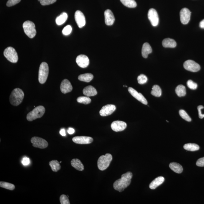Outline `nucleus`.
<instances>
[{
  "label": "nucleus",
  "instance_id": "f8f14e48",
  "mask_svg": "<svg viewBox=\"0 0 204 204\" xmlns=\"http://www.w3.org/2000/svg\"><path fill=\"white\" fill-rule=\"evenodd\" d=\"M75 18L79 28H82L85 26L86 23L85 16L80 11H76L75 13Z\"/></svg>",
  "mask_w": 204,
  "mask_h": 204
},
{
  "label": "nucleus",
  "instance_id": "f03ea898",
  "mask_svg": "<svg viewBox=\"0 0 204 204\" xmlns=\"http://www.w3.org/2000/svg\"><path fill=\"white\" fill-rule=\"evenodd\" d=\"M24 94L23 91L19 88H16L13 90L10 95V101L14 106H17L21 104L23 100Z\"/></svg>",
  "mask_w": 204,
  "mask_h": 204
},
{
  "label": "nucleus",
  "instance_id": "4468645a",
  "mask_svg": "<svg viewBox=\"0 0 204 204\" xmlns=\"http://www.w3.org/2000/svg\"><path fill=\"white\" fill-rule=\"evenodd\" d=\"M76 61L79 66L83 68H86L89 64V60L85 55H80L76 57Z\"/></svg>",
  "mask_w": 204,
  "mask_h": 204
},
{
  "label": "nucleus",
  "instance_id": "2eb2a0df",
  "mask_svg": "<svg viewBox=\"0 0 204 204\" xmlns=\"http://www.w3.org/2000/svg\"><path fill=\"white\" fill-rule=\"evenodd\" d=\"M75 143L80 144H89L92 143L93 139L92 137L86 136H77L72 139Z\"/></svg>",
  "mask_w": 204,
  "mask_h": 204
},
{
  "label": "nucleus",
  "instance_id": "b1692460",
  "mask_svg": "<svg viewBox=\"0 0 204 204\" xmlns=\"http://www.w3.org/2000/svg\"><path fill=\"white\" fill-rule=\"evenodd\" d=\"M71 165L76 170L82 171L84 170V166L81 161L78 159H73L71 162Z\"/></svg>",
  "mask_w": 204,
  "mask_h": 204
},
{
  "label": "nucleus",
  "instance_id": "aec40b11",
  "mask_svg": "<svg viewBox=\"0 0 204 204\" xmlns=\"http://www.w3.org/2000/svg\"><path fill=\"white\" fill-rule=\"evenodd\" d=\"M83 93L84 95L88 97L94 96L97 95V92L95 88L92 86L89 85L86 87L83 90Z\"/></svg>",
  "mask_w": 204,
  "mask_h": 204
},
{
  "label": "nucleus",
  "instance_id": "ddd939ff",
  "mask_svg": "<svg viewBox=\"0 0 204 204\" xmlns=\"http://www.w3.org/2000/svg\"><path fill=\"white\" fill-rule=\"evenodd\" d=\"M116 109V107L114 105H106L102 107L100 111V114L102 116H108L112 114Z\"/></svg>",
  "mask_w": 204,
  "mask_h": 204
},
{
  "label": "nucleus",
  "instance_id": "393cba45",
  "mask_svg": "<svg viewBox=\"0 0 204 204\" xmlns=\"http://www.w3.org/2000/svg\"><path fill=\"white\" fill-rule=\"evenodd\" d=\"M93 78V76L92 74L87 73L80 75L78 79L80 81L88 83L91 81Z\"/></svg>",
  "mask_w": 204,
  "mask_h": 204
},
{
  "label": "nucleus",
  "instance_id": "7c9ffc66",
  "mask_svg": "<svg viewBox=\"0 0 204 204\" xmlns=\"http://www.w3.org/2000/svg\"><path fill=\"white\" fill-rule=\"evenodd\" d=\"M151 94L155 97H160L162 94V89L159 86L157 85H154L152 87Z\"/></svg>",
  "mask_w": 204,
  "mask_h": 204
},
{
  "label": "nucleus",
  "instance_id": "58836bf2",
  "mask_svg": "<svg viewBox=\"0 0 204 204\" xmlns=\"http://www.w3.org/2000/svg\"><path fill=\"white\" fill-rule=\"evenodd\" d=\"M60 201L61 204H70V201L67 196L62 195L60 197Z\"/></svg>",
  "mask_w": 204,
  "mask_h": 204
},
{
  "label": "nucleus",
  "instance_id": "6ab92c4d",
  "mask_svg": "<svg viewBox=\"0 0 204 204\" xmlns=\"http://www.w3.org/2000/svg\"><path fill=\"white\" fill-rule=\"evenodd\" d=\"M105 22L106 25L110 26L113 24L115 18L112 12L109 9H107L104 12Z\"/></svg>",
  "mask_w": 204,
  "mask_h": 204
},
{
  "label": "nucleus",
  "instance_id": "7ed1b4c3",
  "mask_svg": "<svg viewBox=\"0 0 204 204\" xmlns=\"http://www.w3.org/2000/svg\"><path fill=\"white\" fill-rule=\"evenodd\" d=\"M45 111V108L44 106H38L28 113L27 116V120L29 121H32L35 119H40L43 116Z\"/></svg>",
  "mask_w": 204,
  "mask_h": 204
},
{
  "label": "nucleus",
  "instance_id": "39448f33",
  "mask_svg": "<svg viewBox=\"0 0 204 204\" xmlns=\"http://www.w3.org/2000/svg\"><path fill=\"white\" fill-rule=\"evenodd\" d=\"M49 73V67L45 62H42L40 65L39 70L38 80L41 84L46 81Z\"/></svg>",
  "mask_w": 204,
  "mask_h": 204
},
{
  "label": "nucleus",
  "instance_id": "a18cd8bd",
  "mask_svg": "<svg viewBox=\"0 0 204 204\" xmlns=\"http://www.w3.org/2000/svg\"><path fill=\"white\" fill-rule=\"evenodd\" d=\"M68 134L71 135V134H73L74 133L75 131L73 128H69L68 129Z\"/></svg>",
  "mask_w": 204,
  "mask_h": 204
},
{
  "label": "nucleus",
  "instance_id": "c03bdc74",
  "mask_svg": "<svg viewBox=\"0 0 204 204\" xmlns=\"http://www.w3.org/2000/svg\"><path fill=\"white\" fill-rule=\"evenodd\" d=\"M29 162L30 161H29V158L27 157L24 158L22 160V163L24 166L28 165L29 164Z\"/></svg>",
  "mask_w": 204,
  "mask_h": 204
},
{
  "label": "nucleus",
  "instance_id": "c756f323",
  "mask_svg": "<svg viewBox=\"0 0 204 204\" xmlns=\"http://www.w3.org/2000/svg\"><path fill=\"white\" fill-rule=\"evenodd\" d=\"M175 92L179 97L184 96L186 93V88L183 85H178L176 88Z\"/></svg>",
  "mask_w": 204,
  "mask_h": 204
},
{
  "label": "nucleus",
  "instance_id": "f257e3e1",
  "mask_svg": "<svg viewBox=\"0 0 204 204\" xmlns=\"http://www.w3.org/2000/svg\"><path fill=\"white\" fill-rule=\"evenodd\" d=\"M133 175L131 172H128L121 175V178L117 180L113 183L114 189L119 192L124 191V189L129 186Z\"/></svg>",
  "mask_w": 204,
  "mask_h": 204
},
{
  "label": "nucleus",
  "instance_id": "9b49d317",
  "mask_svg": "<svg viewBox=\"0 0 204 204\" xmlns=\"http://www.w3.org/2000/svg\"><path fill=\"white\" fill-rule=\"evenodd\" d=\"M191 12L187 8L182 9L180 12V21L183 24L186 25L190 22Z\"/></svg>",
  "mask_w": 204,
  "mask_h": 204
},
{
  "label": "nucleus",
  "instance_id": "0eeeda50",
  "mask_svg": "<svg viewBox=\"0 0 204 204\" xmlns=\"http://www.w3.org/2000/svg\"><path fill=\"white\" fill-rule=\"evenodd\" d=\"M4 56L6 59L12 63L17 62L18 56L15 50L11 47H8L4 51Z\"/></svg>",
  "mask_w": 204,
  "mask_h": 204
},
{
  "label": "nucleus",
  "instance_id": "20e7f679",
  "mask_svg": "<svg viewBox=\"0 0 204 204\" xmlns=\"http://www.w3.org/2000/svg\"><path fill=\"white\" fill-rule=\"evenodd\" d=\"M112 160V155L110 154H106L100 157L98 161V167L101 170H104L109 166Z\"/></svg>",
  "mask_w": 204,
  "mask_h": 204
},
{
  "label": "nucleus",
  "instance_id": "a19ab883",
  "mask_svg": "<svg viewBox=\"0 0 204 204\" xmlns=\"http://www.w3.org/2000/svg\"><path fill=\"white\" fill-rule=\"evenodd\" d=\"M21 0H9L6 3V6L10 7L14 6L20 2Z\"/></svg>",
  "mask_w": 204,
  "mask_h": 204
},
{
  "label": "nucleus",
  "instance_id": "a211bd4d",
  "mask_svg": "<svg viewBox=\"0 0 204 204\" xmlns=\"http://www.w3.org/2000/svg\"><path fill=\"white\" fill-rule=\"evenodd\" d=\"M60 89L62 93L65 94L71 92L73 89V87L70 82L67 79H65L62 81Z\"/></svg>",
  "mask_w": 204,
  "mask_h": 204
},
{
  "label": "nucleus",
  "instance_id": "a878e982",
  "mask_svg": "<svg viewBox=\"0 0 204 204\" xmlns=\"http://www.w3.org/2000/svg\"><path fill=\"white\" fill-rule=\"evenodd\" d=\"M170 167L173 171L178 174H180L183 170V168L180 164L174 162L170 164Z\"/></svg>",
  "mask_w": 204,
  "mask_h": 204
},
{
  "label": "nucleus",
  "instance_id": "9d476101",
  "mask_svg": "<svg viewBox=\"0 0 204 204\" xmlns=\"http://www.w3.org/2000/svg\"><path fill=\"white\" fill-rule=\"evenodd\" d=\"M148 18L153 26H157L159 23V17L157 12L155 9H151L149 10Z\"/></svg>",
  "mask_w": 204,
  "mask_h": 204
},
{
  "label": "nucleus",
  "instance_id": "2f4dec72",
  "mask_svg": "<svg viewBox=\"0 0 204 204\" xmlns=\"http://www.w3.org/2000/svg\"><path fill=\"white\" fill-rule=\"evenodd\" d=\"M120 1L124 6L128 8H134L137 6L135 0H120Z\"/></svg>",
  "mask_w": 204,
  "mask_h": 204
},
{
  "label": "nucleus",
  "instance_id": "6e6552de",
  "mask_svg": "<svg viewBox=\"0 0 204 204\" xmlns=\"http://www.w3.org/2000/svg\"><path fill=\"white\" fill-rule=\"evenodd\" d=\"M31 142L33 147L40 149H45L48 147V143L45 139L38 137L34 136L32 138Z\"/></svg>",
  "mask_w": 204,
  "mask_h": 204
},
{
  "label": "nucleus",
  "instance_id": "423d86ee",
  "mask_svg": "<svg viewBox=\"0 0 204 204\" xmlns=\"http://www.w3.org/2000/svg\"><path fill=\"white\" fill-rule=\"evenodd\" d=\"M25 34L30 38H33L37 34L35 25L33 22L29 21H25L23 24Z\"/></svg>",
  "mask_w": 204,
  "mask_h": 204
},
{
  "label": "nucleus",
  "instance_id": "37998d69",
  "mask_svg": "<svg viewBox=\"0 0 204 204\" xmlns=\"http://www.w3.org/2000/svg\"><path fill=\"white\" fill-rule=\"evenodd\" d=\"M196 165L199 167H204V157L200 158L197 160Z\"/></svg>",
  "mask_w": 204,
  "mask_h": 204
},
{
  "label": "nucleus",
  "instance_id": "de8ad7c7",
  "mask_svg": "<svg viewBox=\"0 0 204 204\" xmlns=\"http://www.w3.org/2000/svg\"><path fill=\"white\" fill-rule=\"evenodd\" d=\"M199 26L200 27L202 28V29H204V19L202 21L200 22Z\"/></svg>",
  "mask_w": 204,
  "mask_h": 204
},
{
  "label": "nucleus",
  "instance_id": "4be33fe9",
  "mask_svg": "<svg viewBox=\"0 0 204 204\" xmlns=\"http://www.w3.org/2000/svg\"><path fill=\"white\" fill-rule=\"evenodd\" d=\"M164 181V178L163 177H159L152 181L149 185L150 188L151 190H154L159 185H162Z\"/></svg>",
  "mask_w": 204,
  "mask_h": 204
},
{
  "label": "nucleus",
  "instance_id": "5701e85b",
  "mask_svg": "<svg viewBox=\"0 0 204 204\" xmlns=\"http://www.w3.org/2000/svg\"><path fill=\"white\" fill-rule=\"evenodd\" d=\"M162 45L165 48H174L176 47L177 43L173 39L168 38L163 40Z\"/></svg>",
  "mask_w": 204,
  "mask_h": 204
},
{
  "label": "nucleus",
  "instance_id": "f704fd0d",
  "mask_svg": "<svg viewBox=\"0 0 204 204\" xmlns=\"http://www.w3.org/2000/svg\"><path fill=\"white\" fill-rule=\"evenodd\" d=\"M179 113L180 116L182 119H184L185 120L187 121L190 122L191 121V118H190V117L189 116L187 113L185 112L184 110H180Z\"/></svg>",
  "mask_w": 204,
  "mask_h": 204
},
{
  "label": "nucleus",
  "instance_id": "dca6fc26",
  "mask_svg": "<svg viewBox=\"0 0 204 204\" xmlns=\"http://www.w3.org/2000/svg\"><path fill=\"white\" fill-rule=\"evenodd\" d=\"M128 91L129 93L137 100L139 101L144 104H147V100L142 93L137 92L136 90L131 87L128 88Z\"/></svg>",
  "mask_w": 204,
  "mask_h": 204
},
{
  "label": "nucleus",
  "instance_id": "bb28decb",
  "mask_svg": "<svg viewBox=\"0 0 204 204\" xmlns=\"http://www.w3.org/2000/svg\"><path fill=\"white\" fill-rule=\"evenodd\" d=\"M68 18V15L65 12L62 13L60 15L58 16L56 18V24L58 25H62L66 21Z\"/></svg>",
  "mask_w": 204,
  "mask_h": 204
},
{
  "label": "nucleus",
  "instance_id": "c9c22d12",
  "mask_svg": "<svg viewBox=\"0 0 204 204\" xmlns=\"http://www.w3.org/2000/svg\"><path fill=\"white\" fill-rule=\"evenodd\" d=\"M147 78L145 75L141 74L137 78L138 82L140 84H145L147 81Z\"/></svg>",
  "mask_w": 204,
  "mask_h": 204
},
{
  "label": "nucleus",
  "instance_id": "cd10ccee",
  "mask_svg": "<svg viewBox=\"0 0 204 204\" xmlns=\"http://www.w3.org/2000/svg\"><path fill=\"white\" fill-rule=\"evenodd\" d=\"M183 147L185 150L190 151H197L200 149L199 146L194 143L186 144L184 145Z\"/></svg>",
  "mask_w": 204,
  "mask_h": 204
},
{
  "label": "nucleus",
  "instance_id": "49530a36",
  "mask_svg": "<svg viewBox=\"0 0 204 204\" xmlns=\"http://www.w3.org/2000/svg\"><path fill=\"white\" fill-rule=\"evenodd\" d=\"M60 133L62 136H65L66 135L65 131L64 129H62L60 131Z\"/></svg>",
  "mask_w": 204,
  "mask_h": 204
},
{
  "label": "nucleus",
  "instance_id": "c85d7f7f",
  "mask_svg": "<svg viewBox=\"0 0 204 204\" xmlns=\"http://www.w3.org/2000/svg\"><path fill=\"white\" fill-rule=\"evenodd\" d=\"M60 163L56 160H53L49 162V165L50 166L52 171L57 172L61 168Z\"/></svg>",
  "mask_w": 204,
  "mask_h": 204
},
{
  "label": "nucleus",
  "instance_id": "1a4fd4ad",
  "mask_svg": "<svg viewBox=\"0 0 204 204\" xmlns=\"http://www.w3.org/2000/svg\"><path fill=\"white\" fill-rule=\"evenodd\" d=\"M183 67L186 70L191 72H197L200 70V66L199 64L191 60L185 61L184 63Z\"/></svg>",
  "mask_w": 204,
  "mask_h": 204
},
{
  "label": "nucleus",
  "instance_id": "412c9836",
  "mask_svg": "<svg viewBox=\"0 0 204 204\" xmlns=\"http://www.w3.org/2000/svg\"><path fill=\"white\" fill-rule=\"evenodd\" d=\"M152 49L149 44L146 42L143 44L142 49V55L144 58H147L149 54L152 52Z\"/></svg>",
  "mask_w": 204,
  "mask_h": 204
},
{
  "label": "nucleus",
  "instance_id": "473e14b6",
  "mask_svg": "<svg viewBox=\"0 0 204 204\" xmlns=\"http://www.w3.org/2000/svg\"><path fill=\"white\" fill-rule=\"evenodd\" d=\"M0 186L4 188L10 190H13L15 189V186L12 184L9 183V182H0Z\"/></svg>",
  "mask_w": 204,
  "mask_h": 204
},
{
  "label": "nucleus",
  "instance_id": "4c0bfd02",
  "mask_svg": "<svg viewBox=\"0 0 204 204\" xmlns=\"http://www.w3.org/2000/svg\"><path fill=\"white\" fill-rule=\"evenodd\" d=\"M187 85L189 88L193 90L196 89L198 86L197 83H194L191 80H188Z\"/></svg>",
  "mask_w": 204,
  "mask_h": 204
},
{
  "label": "nucleus",
  "instance_id": "f3484780",
  "mask_svg": "<svg viewBox=\"0 0 204 204\" xmlns=\"http://www.w3.org/2000/svg\"><path fill=\"white\" fill-rule=\"evenodd\" d=\"M127 127V124L124 121H116L113 122L111 127L113 131L119 132L124 131Z\"/></svg>",
  "mask_w": 204,
  "mask_h": 204
},
{
  "label": "nucleus",
  "instance_id": "e433bc0d",
  "mask_svg": "<svg viewBox=\"0 0 204 204\" xmlns=\"http://www.w3.org/2000/svg\"><path fill=\"white\" fill-rule=\"evenodd\" d=\"M72 31V27L70 25H68L65 27L63 29L62 33L64 35L67 36L70 34Z\"/></svg>",
  "mask_w": 204,
  "mask_h": 204
},
{
  "label": "nucleus",
  "instance_id": "ea45409f",
  "mask_svg": "<svg viewBox=\"0 0 204 204\" xmlns=\"http://www.w3.org/2000/svg\"><path fill=\"white\" fill-rule=\"evenodd\" d=\"M56 1V0H40V3L43 6L52 4Z\"/></svg>",
  "mask_w": 204,
  "mask_h": 204
},
{
  "label": "nucleus",
  "instance_id": "79ce46f5",
  "mask_svg": "<svg viewBox=\"0 0 204 204\" xmlns=\"http://www.w3.org/2000/svg\"><path fill=\"white\" fill-rule=\"evenodd\" d=\"M202 108H204V107L202 105L199 106L197 107V109H198V115H199V117L200 119H202L204 118V114L202 111Z\"/></svg>",
  "mask_w": 204,
  "mask_h": 204
},
{
  "label": "nucleus",
  "instance_id": "72a5a7b5",
  "mask_svg": "<svg viewBox=\"0 0 204 204\" xmlns=\"http://www.w3.org/2000/svg\"><path fill=\"white\" fill-rule=\"evenodd\" d=\"M77 101L79 103L88 104L91 103V100L88 96H80L78 98Z\"/></svg>",
  "mask_w": 204,
  "mask_h": 204
},
{
  "label": "nucleus",
  "instance_id": "09e8293b",
  "mask_svg": "<svg viewBox=\"0 0 204 204\" xmlns=\"http://www.w3.org/2000/svg\"><path fill=\"white\" fill-rule=\"evenodd\" d=\"M61 162H60V163H61Z\"/></svg>",
  "mask_w": 204,
  "mask_h": 204
}]
</instances>
